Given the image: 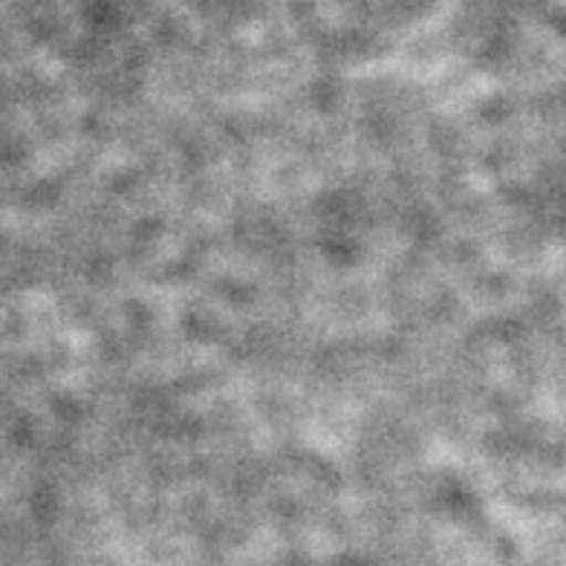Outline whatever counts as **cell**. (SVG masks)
I'll list each match as a JSON object with an SVG mask.
<instances>
[]
</instances>
